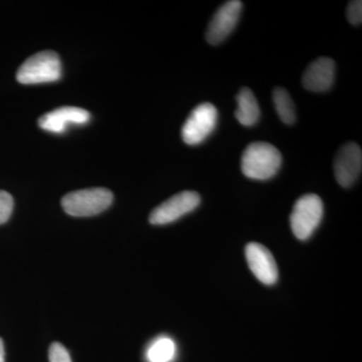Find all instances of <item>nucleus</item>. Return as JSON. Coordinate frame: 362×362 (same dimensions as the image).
I'll use <instances>...</instances> for the list:
<instances>
[{"instance_id": "1", "label": "nucleus", "mask_w": 362, "mask_h": 362, "mask_svg": "<svg viewBox=\"0 0 362 362\" xmlns=\"http://www.w3.org/2000/svg\"><path fill=\"white\" fill-rule=\"evenodd\" d=\"M282 165V156L274 145L267 142H254L245 149L240 168L247 178L268 180L277 175Z\"/></svg>"}, {"instance_id": "2", "label": "nucleus", "mask_w": 362, "mask_h": 362, "mask_svg": "<svg viewBox=\"0 0 362 362\" xmlns=\"http://www.w3.org/2000/svg\"><path fill=\"white\" fill-rule=\"evenodd\" d=\"M113 199V194L107 188H86L65 195L62 206L71 216L85 218L103 213L111 206Z\"/></svg>"}, {"instance_id": "3", "label": "nucleus", "mask_w": 362, "mask_h": 362, "mask_svg": "<svg viewBox=\"0 0 362 362\" xmlns=\"http://www.w3.org/2000/svg\"><path fill=\"white\" fill-rule=\"evenodd\" d=\"M62 77L61 59L56 52H37L26 59L16 73V80L23 85L56 82Z\"/></svg>"}, {"instance_id": "4", "label": "nucleus", "mask_w": 362, "mask_h": 362, "mask_svg": "<svg viewBox=\"0 0 362 362\" xmlns=\"http://www.w3.org/2000/svg\"><path fill=\"white\" fill-rule=\"evenodd\" d=\"M323 214V202L318 195L306 194L298 199L290 216V225L295 237L300 240L310 239L320 225Z\"/></svg>"}, {"instance_id": "5", "label": "nucleus", "mask_w": 362, "mask_h": 362, "mask_svg": "<svg viewBox=\"0 0 362 362\" xmlns=\"http://www.w3.org/2000/svg\"><path fill=\"white\" fill-rule=\"evenodd\" d=\"M218 113L211 103L195 107L183 124L181 136L188 145L201 144L214 132L218 123Z\"/></svg>"}, {"instance_id": "6", "label": "nucleus", "mask_w": 362, "mask_h": 362, "mask_svg": "<svg viewBox=\"0 0 362 362\" xmlns=\"http://www.w3.org/2000/svg\"><path fill=\"white\" fill-rule=\"evenodd\" d=\"M199 204L201 195L197 192L189 190L180 192L152 211L149 216L150 223L154 226H163L175 223L185 214L194 211Z\"/></svg>"}, {"instance_id": "7", "label": "nucleus", "mask_w": 362, "mask_h": 362, "mask_svg": "<svg viewBox=\"0 0 362 362\" xmlns=\"http://www.w3.org/2000/svg\"><path fill=\"white\" fill-rule=\"evenodd\" d=\"M334 175L340 187H350L361 175L362 151L354 142L345 143L335 156Z\"/></svg>"}, {"instance_id": "8", "label": "nucleus", "mask_w": 362, "mask_h": 362, "mask_svg": "<svg viewBox=\"0 0 362 362\" xmlns=\"http://www.w3.org/2000/svg\"><path fill=\"white\" fill-rule=\"evenodd\" d=\"M242 9L243 4L240 0H230L223 4L216 11L207 28L206 33L207 42L213 45L223 42L233 33L239 23Z\"/></svg>"}, {"instance_id": "9", "label": "nucleus", "mask_w": 362, "mask_h": 362, "mask_svg": "<svg viewBox=\"0 0 362 362\" xmlns=\"http://www.w3.org/2000/svg\"><path fill=\"white\" fill-rule=\"evenodd\" d=\"M245 252L247 265L259 282L268 286L275 284L278 281L279 272L272 252L258 243L247 244Z\"/></svg>"}, {"instance_id": "10", "label": "nucleus", "mask_w": 362, "mask_h": 362, "mask_svg": "<svg viewBox=\"0 0 362 362\" xmlns=\"http://www.w3.org/2000/svg\"><path fill=\"white\" fill-rule=\"evenodd\" d=\"M90 113L85 109L78 107H61L56 110L45 114L39 119V125L42 129L49 132H65L70 125H84L90 121Z\"/></svg>"}, {"instance_id": "11", "label": "nucleus", "mask_w": 362, "mask_h": 362, "mask_svg": "<svg viewBox=\"0 0 362 362\" xmlns=\"http://www.w3.org/2000/svg\"><path fill=\"white\" fill-rule=\"evenodd\" d=\"M335 80V63L332 59L319 58L312 62L302 78V84L305 89L311 92H327Z\"/></svg>"}, {"instance_id": "12", "label": "nucleus", "mask_w": 362, "mask_h": 362, "mask_svg": "<svg viewBox=\"0 0 362 362\" xmlns=\"http://www.w3.org/2000/svg\"><path fill=\"white\" fill-rule=\"evenodd\" d=\"M237 103L235 119L246 127L256 125L261 117V110L254 93L249 88H243L238 94Z\"/></svg>"}, {"instance_id": "13", "label": "nucleus", "mask_w": 362, "mask_h": 362, "mask_svg": "<svg viewBox=\"0 0 362 362\" xmlns=\"http://www.w3.org/2000/svg\"><path fill=\"white\" fill-rule=\"evenodd\" d=\"M273 103L281 121L287 125H293L296 121V111L289 93L283 88H276L273 90Z\"/></svg>"}, {"instance_id": "14", "label": "nucleus", "mask_w": 362, "mask_h": 362, "mask_svg": "<svg viewBox=\"0 0 362 362\" xmlns=\"http://www.w3.org/2000/svg\"><path fill=\"white\" fill-rule=\"evenodd\" d=\"M175 354V344L170 338L162 337L156 340L147 351L150 362H169Z\"/></svg>"}, {"instance_id": "15", "label": "nucleus", "mask_w": 362, "mask_h": 362, "mask_svg": "<svg viewBox=\"0 0 362 362\" xmlns=\"http://www.w3.org/2000/svg\"><path fill=\"white\" fill-rule=\"evenodd\" d=\"M13 199L11 194L0 190V225L6 223L13 211Z\"/></svg>"}, {"instance_id": "16", "label": "nucleus", "mask_w": 362, "mask_h": 362, "mask_svg": "<svg viewBox=\"0 0 362 362\" xmlns=\"http://www.w3.org/2000/svg\"><path fill=\"white\" fill-rule=\"evenodd\" d=\"M347 20L352 25H361L362 23V1H350L346 9Z\"/></svg>"}, {"instance_id": "17", "label": "nucleus", "mask_w": 362, "mask_h": 362, "mask_svg": "<svg viewBox=\"0 0 362 362\" xmlns=\"http://www.w3.org/2000/svg\"><path fill=\"white\" fill-rule=\"evenodd\" d=\"M49 362H71L68 350L59 342L52 343L49 351Z\"/></svg>"}, {"instance_id": "18", "label": "nucleus", "mask_w": 362, "mask_h": 362, "mask_svg": "<svg viewBox=\"0 0 362 362\" xmlns=\"http://www.w3.org/2000/svg\"><path fill=\"white\" fill-rule=\"evenodd\" d=\"M0 362H6V350H4V340L0 338Z\"/></svg>"}]
</instances>
